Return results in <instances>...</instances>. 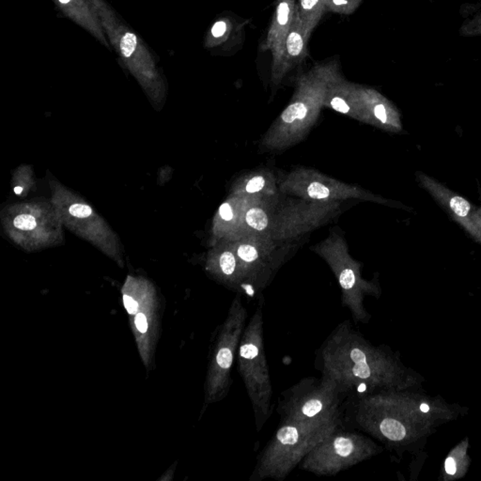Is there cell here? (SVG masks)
Listing matches in <instances>:
<instances>
[{
    "label": "cell",
    "instance_id": "29",
    "mask_svg": "<svg viewBox=\"0 0 481 481\" xmlns=\"http://www.w3.org/2000/svg\"><path fill=\"white\" fill-rule=\"evenodd\" d=\"M420 409L424 413H428L430 411V407L427 404H421Z\"/></svg>",
    "mask_w": 481,
    "mask_h": 481
},
{
    "label": "cell",
    "instance_id": "20",
    "mask_svg": "<svg viewBox=\"0 0 481 481\" xmlns=\"http://www.w3.org/2000/svg\"><path fill=\"white\" fill-rule=\"evenodd\" d=\"M332 193L331 188L321 181H312V183H308L306 187V194L313 199H328Z\"/></svg>",
    "mask_w": 481,
    "mask_h": 481
},
{
    "label": "cell",
    "instance_id": "8",
    "mask_svg": "<svg viewBox=\"0 0 481 481\" xmlns=\"http://www.w3.org/2000/svg\"><path fill=\"white\" fill-rule=\"evenodd\" d=\"M248 309L244 306L241 296H236L231 304L227 320L224 322L215 348L214 369L210 384V394L214 399H222L228 394L231 384V369L237 358L242 335L248 324Z\"/></svg>",
    "mask_w": 481,
    "mask_h": 481
},
{
    "label": "cell",
    "instance_id": "26",
    "mask_svg": "<svg viewBox=\"0 0 481 481\" xmlns=\"http://www.w3.org/2000/svg\"><path fill=\"white\" fill-rule=\"evenodd\" d=\"M135 322H136V326L137 328L139 329V332L141 333H146L148 330V322H147V319L146 316L144 315V314L142 313H139L136 316V320H135Z\"/></svg>",
    "mask_w": 481,
    "mask_h": 481
},
{
    "label": "cell",
    "instance_id": "24",
    "mask_svg": "<svg viewBox=\"0 0 481 481\" xmlns=\"http://www.w3.org/2000/svg\"><path fill=\"white\" fill-rule=\"evenodd\" d=\"M219 215L224 221H228H228L233 220L234 217V210L233 209V206H231L228 202H226V204L221 205Z\"/></svg>",
    "mask_w": 481,
    "mask_h": 481
},
{
    "label": "cell",
    "instance_id": "27",
    "mask_svg": "<svg viewBox=\"0 0 481 481\" xmlns=\"http://www.w3.org/2000/svg\"><path fill=\"white\" fill-rule=\"evenodd\" d=\"M446 471L449 475H454L457 471L456 462L452 458H447L446 461Z\"/></svg>",
    "mask_w": 481,
    "mask_h": 481
},
{
    "label": "cell",
    "instance_id": "3",
    "mask_svg": "<svg viewBox=\"0 0 481 481\" xmlns=\"http://www.w3.org/2000/svg\"><path fill=\"white\" fill-rule=\"evenodd\" d=\"M238 370L253 408L257 430L261 431L272 413L273 386L264 342V314L258 306L242 335Z\"/></svg>",
    "mask_w": 481,
    "mask_h": 481
},
{
    "label": "cell",
    "instance_id": "6",
    "mask_svg": "<svg viewBox=\"0 0 481 481\" xmlns=\"http://www.w3.org/2000/svg\"><path fill=\"white\" fill-rule=\"evenodd\" d=\"M97 15L106 37L113 44L130 71L140 81L148 84L158 82L155 62L146 46L117 17L113 10L104 0H88Z\"/></svg>",
    "mask_w": 481,
    "mask_h": 481
},
{
    "label": "cell",
    "instance_id": "23",
    "mask_svg": "<svg viewBox=\"0 0 481 481\" xmlns=\"http://www.w3.org/2000/svg\"><path fill=\"white\" fill-rule=\"evenodd\" d=\"M70 214L78 218H86L92 214V208L83 204H75L70 207Z\"/></svg>",
    "mask_w": 481,
    "mask_h": 481
},
{
    "label": "cell",
    "instance_id": "30",
    "mask_svg": "<svg viewBox=\"0 0 481 481\" xmlns=\"http://www.w3.org/2000/svg\"><path fill=\"white\" fill-rule=\"evenodd\" d=\"M22 191H23L22 187L17 186V187H15V188H14L15 194L19 195V194H21V192H22Z\"/></svg>",
    "mask_w": 481,
    "mask_h": 481
},
{
    "label": "cell",
    "instance_id": "17",
    "mask_svg": "<svg viewBox=\"0 0 481 481\" xmlns=\"http://www.w3.org/2000/svg\"><path fill=\"white\" fill-rule=\"evenodd\" d=\"M244 221L253 230L262 231L269 226V215L261 207H252L246 213Z\"/></svg>",
    "mask_w": 481,
    "mask_h": 481
},
{
    "label": "cell",
    "instance_id": "13",
    "mask_svg": "<svg viewBox=\"0 0 481 481\" xmlns=\"http://www.w3.org/2000/svg\"><path fill=\"white\" fill-rule=\"evenodd\" d=\"M54 2L66 17L90 32L106 48H109L108 37L88 0H54Z\"/></svg>",
    "mask_w": 481,
    "mask_h": 481
},
{
    "label": "cell",
    "instance_id": "25",
    "mask_svg": "<svg viewBox=\"0 0 481 481\" xmlns=\"http://www.w3.org/2000/svg\"><path fill=\"white\" fill-rule=\"evenodd\" d=\"M124 306H126L127 312H128L129 314H136L137 311V308H139V305H137V303L136 301L134 300L132 297H130L129 295H124Z\"/></svg>",
    "mask_w": 481,
    "mask_h": 481
},
{
    "label": "cell",
    "instance_id": "21",
    "mask_svg": "<svg viewBox=\"0 0 481 481\" xmlns=\"http://www.w3.org/2000/svg\"><path fill=\"white\" fill-rule=\"evenodd\" d=\"M15 227L19 230H33L36 227V220L32 215H18L14 221Z\"/></svg>",
    "mask_w": 481,
    "mask_h": 481
},
{
    "label": "cell",
    "instance_id": "9",
    "mask_svg": "<svg viewBox=\"0 0 481 481\" xmlns=\"http://www.w3.org/2000/svg\"><path fill=\"white\" fill-rule=\"evenodd\" d=\"M324 256L342 288V306L349 309L355 324L366 322L370 315L364 301L366 295H373V284L361 277L360 265L353 262L347 254L332 251L324 252Z\"/></svg>",
    "mask_w": 481,
    "mask_h": 481
},
{
    "label": "cell",
    "instance_id": "18",
    "mask_svg": "<svg viewBox=\"0 0 481 481\" xmlns=\"http://www.w3.org/2000/svg\"><path fill=\"white\" fill-rule=\"evenodd\" d=\"M362 0H326V12L342 15H350L355 12Z\"/></svg>",
    "mask_w": 481,
    "mask_h": 481
},
{
    "label": "cell",
    "instance_id": "12",
    "mask_svg": "<svg viewBox=\"0 0 481 481\" xmlns=\"http://www.w3.org/2000/svg\"><path fill=\"white\" fill-rule=\"evenodd\" d=\"M324 106L355 118L365 117L358 86L346 81L340 72L329 83Z\"/></svg>",
    "mask_w": 481,
    "mask_h": 481
},
{
    "label": "cell",
    "instance_id": "5",
    "mask_svg": "<svg viewBox=\"0 0 481 481\" xmlns=\"http://www.w3.org/2000/svg\"><path fill=\"white\" fill-rule=\"evenodd\" d=\"M337 429L314 447L300 468L318 477H332L370 459L375 446L361 433Z\"/></svg>",
    "mask_w": 481,
    "mask_h": 481
},
{
    "label": "cell",
    "instance_id": "14",
    "mask_svg": "<svg viewBox=\"0 0 481 481\" xmlns=\"http://www.w3.org/2000/svg\"><path fill=\"white\" fill-rule=\"evenodd\" d=\"M358 93L362 102L365 117L373 116L379 124L389 126L390 129L396 131L402 129L399 117L378 93L361 87H358Z\"/></svg>",
    "mask_w": 481,
    "mask_h": 481
},
{
    "label": "cell",
    "instance_id": "11",
    "mask_svg": "<svg viewBox=\"0 0 481 481\" xmlns=\"http://www.w3.org/2000/svg\"><path fill=\"white\" fill-rule=\"evenodd\" d=\"M418 179L421 186L427 190L436 202H439L441 206L451 215V217L460 224L475 239V241L481 244V230L478 228L475 217L477 208L472 206L464 197L447 189L443 184H439L438 181L425 174L418 173Z\"/></svg>",
    "mask_w": 481,
    "mask_h": 481
},
{
    "label": "cell",
    "instance_id": "4",
    "mask_svg": "<svg viewBox=\"0 0 481 481\" xmlns=\"http://www.w3.org/2000/svg\"><path fill=\"white\" fill-rule=\"evenodd\" d=\"M347 394L335 380L306 377L285 390L278 402L282 422L311 421L342 413V399Z\"/></svg>",
    "mask_w": 481,
    "mask_h": 481
},
{
    "label": "cell",
    "instance_id": "19",
    "mask_svg": "<svg viewBox=\"0 0 481 481\" xmlns=\"http://www.w3.org/2000/svg\"><path fill=\"white\" fill-rule=\"evenodd\" d=\"M230 21L222 19L217 21L210 28V37L208 38V46H214L222 43L224 39L230 32Z\"/></svg>",
    "mask_w": 481,
    "mask_h": 481
},
{
    "label": "cell",
    "instance_id": "16",
    "mask_svg": "<svg viewBox=\"0 0 481 481\" xmlns=\"http://www.w3.org/2000/svg\"><path fill=\"white\" fill-rule=\"evenodd\" d=\"M326 0H299V17L308 39L326 12Z\"/></svg>",
    "mask_w": 481,
    "mask_h": 481
},
{
    "label": "cell",
    "instance_id": "10",
    "mask_svg": "<svg viewBox=\"0 0 481 481\" xmlns=\"http://www.w3.org/2000/svg\"><path fill=\"white\" fill-rule=\"evenodd\" d=\"M296 0H277L272 24L262 52L270 51L273 57L272 82L277 85L287 72L286 69V43L295 15Z\"/></svg>",
    "mask_w": 481,
    "mask_h": 481
},
{
    "label": "cell",
    "instance_id": "28",
    "mask_svg": "<svg viewBox=\"0 0 481 481\" xmlns=\"http://www.w3.org/2000/svg\"><path fill=\"white\" fill-rule=\"evenodd\" d=\"M475 221H477L478 228H480L481 230V207L477 208V210H475Z\"/></svg>",
    "mask_w": 481,
    "mask_h": 481
},
{
    "label": "cell",
    "instance_id": "22",
    "mask_svg": "<svg viewBox=\"0 0 481 481\" xmlns=\"http://www.w3.org/2000/svg\"><path fill=\"white\" fill-rule=\"evenodd\" d=\"M265 186H266V180H265L264 177L258 175L253 177L248 181L244 190H246V193L255 194L261 192Z\"/></svg>",
    "mask_w": 481,
    "mask_h": 481
},
{
    "label": "cell",
    "instance_id": "7",
    "mask_svg": "<svg viewBox=\"0 0 481 481\" xmlns=\"http://www.w3.org/2000/svg\"><path fill=\"white\" fill-rule=\"evenodd\" d=\"M340 72L337 61L317 65L299 77L295 97L282 115L279 129L282 132L304 128L306 121H312L324 106L327 88Z\"/></svg>",
    "mask_w": 481,
    "mask_h": 481
},
{
    "label": "cell",
    "instance_id": "15",
    "mask_svg": "<svg viewBox=\"0 0 481 481\" xmlns=\"http://www.w3.org/2000/svg\"><path fill=\"white\" fill-rule=\"evenodd\" d=\"M308 36L304 30L300 17H299L297 3H296L295 15L286 43V69L301 63L308 55Z\"/></svg>",
    "mask_w": 481,
    "mask_h": 481
},
{
    "label": "cell",
    "instance_id": "1",
    "mask_svg": "<svg viewBox=\"0 0 481 481\" xmlns=\"http://www.w3.org/2000/svg\"><path fill=\"white\" fill-rule=\"evenodd\" d=\"M322 375L335 380L346 393L384 383L386 360L349 322L335 327L317 352Z\"/></svg>",
    "mask_w": 481,
    "mask_h": 481
},
{
    "label": "cell",
    "instance_id": "2",
    "mask_svg": "<svg viewBox=\"0 0 481 481\" xmlns=\"http://www.w3.org/2000/svg\"><path fill=\"white\" fill-rule=\"evenodd\" d=\"M342 427V413L316 420L282 422L259 455L251 480H284L314 447Z\"/></svg>",
    "mask_w": 481,
    "mask_h": 481
}]
</instances>
